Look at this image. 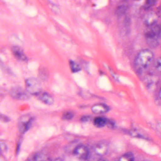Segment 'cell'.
<instances>
[{
  "label": "cell",
  "instance_id": "obj_1",
  "mask_svg": "<svg viewBox=\"0 0 161 161\" xmlns=\"http://www.w3.org/2000/svg\"><path fill=\"white\" fill-rule=\"evenodd\" d=\"M153 59L154 54L151 50L146 49L140 51L135 59V70L138 74H142L150 67Z\"/></svg>",
  "mask_w": 161,
  "mask_h": 161
},
{
  "label": "cell",
  "instance_id": "obj_2",
  "mask_svg": "<svg viewBox=\"0 0 161 161\" xmlns=\"http://www.w3.org/2000/svg\"><path fill=\"white\" fill-rule=\"evenodd\" d=\"M161 36V25H155L149 27L145 33L147 44L152 48L157 47Z\"/></svg>",
  "mask_w": 161,
  "mask_h": 161
},
{
  "label": "cell",
  "instance_id": "obj_3",
  "mask_svg": "<svg viewBox=\"0 0 161 161\" xmlns=\"http://www.w3.org/2000/svg\"><path fill=\"white\" fill-rule=\"evenodd\" d=\"M25 86L26 90L31 95L38 97L42 92V86L40 81L36 78L27 79L25 82Z\"/></svg>",
  "mask_w": 161,
  "mask_h": 161
},
{
  "label": "cell",
  "instance_id": "obj_4",
  "mask_svg": "<svg viewBox=\"0 0 161 161\" xmlns=\"http://www.w3.org/2000/svg\"><path fill=\"white\" fill-rule=\"evenodd\" d=\"M34 121V118L30 114H24L19 119L18 128L21 133H26L31 128Z\"/></svg>",
  "mask_w": 161,
  "mask_h": 161
},
{
  "label": "cell",
  "instance_id": "obj_5",
  "mask_svg": "<svg viewBox=\"0 0 161 161\" xmlns=\"http://www.w3.org/2000/svg\"><path fill=\"white\" fill-rule=\"evenodd\" d=\"M10 95L12 97L20 100H27L31 98V94L24 88L20 86L13 87L10 90Z\"/></svg>",
  "mask_w": 161,
  "mask_h": 161
},
{
  "label": "cell",
  "instance_id": "obj_6",
  "mask_svg": "<svg viewBox=\"0 0 161 161\" xmlns=\"http://www.w3.org/2000/svg\"><path fill=\"white\" fill-rule=\"evenodd\" d=\"M73 153L78 159L86 160L90 155V152L88 148L83 145H79L74 148Z\"/></svg>",
  "mask_w": 161,
  "mask_h": 161
},
{
  "label": "cell",
  "instance_id": "obj_7",
  "mask_svg": "<svg viewBox=\"0 0 161 161\" xmlns=\"http://www.w3.org/2000/svg\"><path fill=\"white\" fill-rule=\"evenodd\" d=\"M158 17L157 14L154 12H149L147 13L143 18L144 24L147 27H151L156 24L158 21Z\"/></svg>",
  "mask_w": 161,
  "mask_h": 161
},
{
  "label": "cell",
  "instance_id": "obj_8",
  "mask_svg": "<svg viewBox=\"0 0 161 161\" xmlns=\"http://www.w3.org/2000/svg\"><path fill=\"white\" fill-rule=\"evenodd\" d=\"M108 148L109 145L107 141H100L95 147V152L97 155L99 156H103L107 153Z\"/></svg>",
  "mask_w": 161,
  "mask_h": 161
},
{
  "label": "cell",
  "instance_id": "obj_9",
  "mask_svg": "<svg viewBox=\"0 0 161 161\" xmlns=\"http://www.w3.org/2000/svg\"><path fill=\"white\" fill-rule=\"evenodd\" d=\"M91 110L94 114H103L109 112L110 110V107L108 105L103 103H97L94 104Z\"/></svg>",
  "mask_w": 161,
  "mask_h": 161
},
{
  "label": "cell",
  "instance_id": "obj_10",
  "mask_svg": "<svg viewBox=\"0 0 161 161\" xmlns=\"http://www.w3.org/2000/svg\"><path fill=\"white\" fill-rule=\"evenodd\" d=\"M12 51L15 57L19 60L26 61L28 60L27 56L24 54V52L21 48L18 46H14L12 47Z\"/></svg>",
  "mask_w": 161,
  "mask_h": 161
},
{
  "label": "cell",
  "instance_id": "obj_11",
  "mask_svg": "<svg viewBox=\"0 0 161 161\" xmlns=\"http://www.w3.org/2000/svg\"><path fill=\"white\" fill-rule=\"evenodd\" d=\"M38 97L39 100H40L42 102L48 105H51L54 102V100L52 96L47 92H42Z\"/></svg>",
  "mask_w": 161,
  "mask_h": 161
},
{
  "label": "cell",
  "instance_id": "obj_12",
  "mask_svg": "<svg viewBox=\"0 0 161 161\" xmlns=\"http://www.w3.org/2000/svg\"><path fill=\"white\" fill-rule=\"evenodd\" d=\"M108 119L103 117H97L94 119V125L98 128H102L107 125Z\"/></svg>",
  "mask_w": 161,
  "mask_h": 161
},
{
  "label": "cell",
  "instance_id": "obj_13",
  "mask_svg": "<svg viewBox=\"0 0 161 161\" xmlns=\"http://www.w3.org/2000/svg\"><path fill=\"white\" fill-rule=\"evenodd\" d=\"M33 161H50V159L45 153H38L35 154Z\"/></svg>",
  "mask_w": 161,
  "mask_h": 161
},
{
  "label": "cell",
  "instance_id": "obj_14",
  "mask_svg": "<svg viewBox=\"0 0 161 161\" xmlns=\"http://www.w3.org/2000/svg\"><path fill=\"white\" fill-rule=\"evenodd\" d=\"M119 161H135L134 156L132 153H126L119 157Z\"/></svg>",
  "mask_w": 161,
  "mask_h": 161
},
{
  "label": "cell",
  "instance_id": "obj_15",
  "mask_svg": "<svg viewBox=\"0 0 161 161\" xmlns=\"http://www.w3.org/2000/svg\"><path fill=\"white\" fill-rule=\"evenodd\" d=\"M127 5L125 4H121L117 7L115 10V14L118 17L122 16L125 14L127 10Z\"/></svg>",
  "mask_w": 161,
  "mask_h": 161
},
{
  "label": "cell",
  "instance_id": "obj_16",
  "mask_svg": "<svg viewBox=\"0 0 161 161\" xmlns=\"http://www.w3.org/2000/svg\"><path fill=\"white\" fill-rule=\"evenodd\" d=\"M69 66H70L71 71L73 73L79 72L81 70V68L80 65L72 60H70L69 61Z\"/></svg>",
  "mask_w": 161,
  "mask_h": 161
},
{
  "label": "cell",
  "instance_id": "obj_17",
  "mask_svg": "<svg viewBox=\"0 0 161 161\" xmlns=\"http://www.w3.org/2000/svg\"><path fill=\"white\" fill-rule=\"evenodd\" d=\"M74 116V113L71 111H68L65 112L63 115V118L64 120H70L72 119Z\"/></svg>",
  "mask_w": 161,
  "mask_h": 161
},
{
  "label": "cell",
  "instance_id": "obj_18",
  "mask_svg": "<svg viewBox=\"0 0 161 161\" xmlns=\"http://www.w3.org/2000/svg\"><path fill=\"white\" fill-rule=\"evenodd\" d=\"M153 65H154V67L155 68V69L157 71L161 72V57L158 58L154 61Z\"/></svg>",
  "mask_w": 161,
  "mask_h": 161
},
{
  "label": "cell",
  "instance_id": "obj_19",
  "mask_svg": "<svg viewBox=\"0 0 161 161\" xmlns=\"http://www.w3.org/2000/svg\"><path fill=\"white\" fill-rule=\"evenodd\" d=\"M39 77L40 79L42 80H47L48 77V74L47 71L45 69H41V70L39 71Z\"/></svg>",
  "mask_w": 161,
  "mask_h": 161
},
{
  "label": "cell",
  "instance_id": "obj_20",
  "mask_svg": "<svg viewBox=\"0 0 161 161\" xmlns=\"http://www.w3.org/2000/svg\"><path fill=\"white\" fill-rule=\"evenodd\" d=\"M156 2L155 1H148L145 3V5H144V9L145 10H147L149 8L154 5Z\"/></svg>",
  "mask_w": 161,
  "mask_h": 161
},
{
  "label": "cell",
  "instance_id": "obj_21",
  "mask_svg": "<svg viewBox=\"0 0 161 161\" xmlns=\"http://www.w3.org/2000/svg\"><path fill=\"white\" fill-rule=\"evenodd\" d=\"M91 117L90 116L86 115L82 117L80 119V121L82 122H88L91 119Z\"/></svg>",
  "mask_w": 161,
  "mask_h": 161
},
{
  "label": "cell",
  "instance_id": "obj_22",
  "mask_svg": "<svg viewBox=\"0 0 161 161\" xmlns=\"http://www.w3.org/2000/svg\"><path fill=\"white\" fill-rule=\"evenodd\" d=\"M1 119L4 122H8L10 120V118L2 114L1 115Z\"/></svg>",
  "mask_w": 161,
  "mask_h": 161
},
{
  "label": "cell",
  "instance_id": "obj_23",
  "mask_svg": "<svg viewBox=\"0 0 161 161\" xmlns=\"http://www.w3.org/2000/svg\"><path fill=\"white\" fill-rule=\"evenodd\" d=\"M107 126L108 127H110L111 128H113L114 126V123L113 122L112 120H108L107 124Z\"/></svg>",
  "mask_w": 161,
  "mask_h": 161
},
{
  "label": "cell",
  "instance_id": "obj_24",
  "mask_svg": "<svg viewBox=\"0 0 161 161\" xmlns=\"http://www.w3.org/2000/svg\"><path fill=\"white\" fill-rule=\"evenodd\" d=\"M1 151L2 152L3 151H4L5 150H6V149H7V146L5 145L4 143H1Z\"/></svg>",
  "mask_w": 161,
  "mask_h": 161
},
{
  "label": "cell",
  "instance_id": "obj_25",
  "mask_svg": "<svg viewBox=\"0 0 161 161\" xmlns=\"http://www.w3.org/2000/svg\"><path fill=\"white\" fill-rule=\"evenodd\" d=\"M53 161H63L62 159H60V158H56V159H54Z\"/></svg>",
  "mask_w": 161,
  "mask_h": 161
},
{
  "label": "cell",
  "instance_id": "obj_26",
  "mask_svg": "<svg viewBox=\"0 0 161 161\" xmlns=\"http://www.w3.org/2000/svg\"><path fill=\"white\" fill-rule=\"evenodd\" d=\"M97 161H108L106 159H103V158H101V159H99Z\"/></svg>",
  "mask_w": 161,
  "mask_h": 161
},
{
  "label": "cell",
  "instance_id": "obj_27",
  "mask_svg": "<svg viewBox=\"0 0 161 161\" xmlns=\"http://www.w3.org/2000/svg\"><path fill=\"white\" fill-rule=\"evenodd\" d=\"M159 96L160 99L161 100V89H160V91H159Z\"/></svg>",
  "mask_w": 161,
  "mask_h": 161
},
{
  "label": "cell",
  "instance_id": "obj_28",
  "mask_svg": "<svg viewBox=\"0 0 161 161\" xmlns=\"http://www.w3.org/2000/svg\"><path fill=\"white\" fill-rule=\"evenodd\" d=\"M26 161H30V160H26Z\"/></svg>",
  "mask_w": 161,
  "mask_h": 161
}]
</instances>
